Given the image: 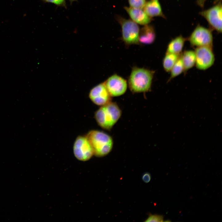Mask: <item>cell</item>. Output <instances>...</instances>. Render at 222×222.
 <instances>
[{
    "label": "cell",
    "instance_id": "6da1fadb",
    "mask_svg": "<svg viewBox=\"0 0 222 222\" xmlns=\"http://www.w3.org/2000/svg\"><path fill=\"white\" fill-rule=\"evenodd\" d=\"M154 72L144 68L134 67L129 77V88L134 93L144 92L151 88Z\"/></svg>",
    "mask_w": 222,
    "mask_h": 222
},
{
    "label": "cell",
    "instance_id": "7a4b0ae2",
    "mask_svg": "<svg viewBox=\"0 0 222 222\" xmlns=\"http://www.w3.org/2000/svg\"><path fill=\"white\" fill-rule=\"evenodd\" d=\"M121 113L117 104L111 101L101 106L95 113L94 117L101 128L110 130L119 120Z\"/></svg>",
    "mask_w": 222,
    "mask_h": 222
},
{
    "label": "cell",
    "instance_id": "3957f363",
    "mask_svg": "<svg viewBox=\"0 0 222 222\" xmlns=\"http://www.w3.org/2000/svg\"><path fill=\"white\" fill-rule=\"evenodd\" d=\"M85 136L96 156L103 157L111 151L113 146V140L110 136L105 133L97 130H92Z\"/></svg>",
    "mask_w": 222,
    "mask_h": 222
},
{
    "label": "cell",
    "instance_id": "277c9868",
    "mask_svg": "<svg viewBox=\"0 0 222 222\" xmlns=\"http://www.w3.org/2000/svg\"><path fill=\"white\" fill-rule=\"evenodd\" d=\"M115 18L121 26L122 38L125 44L128 45L139 44L140 29L138 24L119 15Z\"/></svg>",
    "mask_w": 222,
    "mask_h": 222
},
{
    "label": "cell",
    "instance_id": "5b68a950",
    "mask_svg": "<svg viewBox=\"0 0 222 222\" xmlns=\"http://www.w3.org/2000/svg\"><path fill=\"white\" fill-rule=\"evenodd\" d=\"M212 31L210 29L198 24L187 39L192 46L212 48L213 39Z\"/></svg>",
    "mask_w": 222,
    "mask_h": 222
},
{
    "label": "cell",
    "instance_id": "8992f818",
    "mask_svg": "<svg viewBox=\"0 0 222 222\" xmlns=\"http://www.w3.org/2000/svg\"><path fill=\"white\" fill-rule=\"evenodd\" d=\"M222 8L221 2H219L212 7L199 12L208 22L210 29L219 33L222 32Z\"/></svg>",
    "mask_w": 222,
    "mask_h": 222
},
{
    "label": "cell",
    "instance_id": "52a82bcc",
    "mask_svg": "<svg viewBox=\"0 0 222 222\" xmlns=\"http://www.w3.org/2000/svg\"><path fill=\"white\" fill-rule=\"evenodd\" d=\"M194 51L196 56L195 64L197 69L204 70L213 64L215 57L212 48L205 46L197 47Z\"/></svg>",
    "mask_w": 222,
    "mask_h": 222
},
{
    "label": "cell",
    "instance_id": "ba28073f",
    "mask_svg": "<svg viewBox=\"0 0 222 222\" xmlns=\"http://www.w3.org/2000/svg\"><path fill=\"white\" fill-rule=\"evenodd\" d=\"M73 150L76 157L82 161L88 160L94 154L92 148L86 136H79L76 138Z\"/></svg>",
    "mask_w": 222,
    "mask_h": 222
},
{
    "label": "cell",
    "instance_id": "9c48e42d",
    "mask_svg": "<svg viewBox=\"0 0 222 222\" xmlns=\"http://www.w3.org/2000/svg\"><path fill=\"white\" fill-rule=\"evenodd\" d=\"M104 83L112 97L122 95L125 93L127 89L126 80L116 74L109 77Z\"/></svg>",
    "mask_w": 222,
    "mask_h": 222
},
{
    "label": "cell",
    "instance_id": "30bf717a",
    "mask_svg": "<svg viewBox=\"0 0 222 222\" xmlns=\"http://www.w3.org/2000/svg\"><path fill=\"white\" fill-rule=\"evenodd\" d=\"M89 97L94 104L102 106L111 101L112 96L104 82L93 87L90 91Z\"/></svg>",
    "mask_w": 222,
    "mask_h": 222
},
{
    "label": "cell",
    "instance_id": "8fae6325",
    "mask_svg": "<svg viewBox=\"0 0 222 222\" xmlns=\"http://www.w3.org/2000/svg\"><path fill=\"white\" fill-rule=\"evenodd\" d=\"M125 10L131 20L137 24L145 25L149 24L153 19L149 16L143 9L125 6Z\"/></svg>",
    "mask_w": 222,
    "mask_h": 222
},
{
    "label": "cell",
    "instance_id": "7c38bea8",
    "mask_svg": "<svg viewBox=\"0 0 222 222\" xmlns=\"http://www.w3.org/2000/svg\"><path fill=\"white\" fill-rule=\"evenodd\" d=\"M156 38V34L153 26L149 24L144 25L140 30L139 41V43L150 44L153 43Z\"/></svg>",
    "mask_w": 222,
    "mask_h": 222
},
{
    "label": "cell",
    "instance_id": "4fadbf2b",
    "mask_svg": "<svg viewBox=\"0 0 222 222\" xmlns=\"http://www.w3.org/2000/svg\"><path fill=\"white\" fill-rule=\"evenodd\" d=\"M143 9L151 18L159 16L166 18L158 0H150L146 2Z\"/></svg>",
    "mask_w": 222,
    "mask_h": 222
},
{
    "label": "cell",
    "instance_id": "5bb4252c",
    "mask_svg": "<svg viewBox=\"0 0 222 222\" xmlns=\"http://www.w3.org/2000/svg\"><path fill=\"white\" fill-rule=\"evenodd\" d=\"M187 39L181 35L172 39L168 45L166 53L180 54Z\"/></svg>",
    "mask_w": 222,
    "mask_h": 222
},
{
    "label": "cell",
    "instance_id": "9a60e30c",
    "mask_svg": "<svg viewBox=\"0 0 222 222\" xmlns=\"http://www.w3.org/2000/svg\"><path fill=\"white\" fill-rule=\"evenodd\" d=\"M181 56L184 67V71L190 69L195 64L196 56L195 51H186L181 55Z\"/></svg>",
    "mask_w": 222,
    "mask_h": 222
},
{
    "label": "cell",
    "instance_id": "2e32d148",
    "mask_svg": "<svg viewBox=\"0 0 222 222\" xmlns=\"http://www.w3.org/2000/svg\"><path fill=\"white\" fill-rule=\"evenodd\" d=\"M181 54L166 53L163 60V66L164 69L166 72L170 71L179 58Z\"/></svg>",
    "mask_w": 222,
    "mask_h": 222
},
{
    "label": "cell",
    "instance_id": "e0dca14e",
    "mask_svg": "<svg viewBox=\"0 0 222 222\" xmlns=\"http://www.w3.org/2000/svg\"><path fill=\"white\" fill-rule=\"evenodd\" d=\"M184 71V67L181 54L174 65L171 70V74L168 81L179 76Z\"/></svg>",
    "mask_w": 222,
    "mask_h": 222
},
{
    "label": "cell",
    "instance_id": "ac0fdd59",
    "mask_svg": "<svg viewBox=\"0 0 222 222\" xmlns=\"http://www.w3.org/2000/svg\"><path fill=\"white\" fill-rule=\"evenodd\" d=\"M130 7L143 9L146 2V0H128Z\"/></svg>",
    "mask_w": 222,
    "mask_h": 222
},
{
    "label": "cell",
    "instance_id": "d6986e66",
    "mask_svg": "<svg viewBox=\"0 0 222 222\" xmlns=\"http://www.w3.org/2000/svg\"><path fill=\"white\" fill-rule=\"evenodd\" d=\"M163 217L162 215L150 214L145 222H163Z\"/></svg>",
    "mask_w": 222,
    "mask_h": 222
},
{
    "label": "cell",
    "instance_id": "ffe728a7",
    "mask_svg": "<svg viewBox=\"0 0 222 222\" xmlns=\"http://www.w3.org/2000/svg\"><path fill=\"white\" fill-rule=\"evenodd\" d=\"M45 2L51 3L59 6L65 5V0H43Z\"/></svg>",
    "mask_w": 222,
    "mask_h": 222
},
{
    "label": "cell",
    "instance_id": "44dd1931",
    "mask_svg": "<svg viewBox=\"0 0 222 222\" xmlns=\"http://www.w3.org/2000/svg\"><path fill=\"white\" fill-rule=\"evenodd\" d=\"M142 179L145 183H148L150 182L151 179V176L150 174L148 172H145L142 176Z\"/></svg>",
    "mask_w": 222,
    "mask_h": 222
},
{
    "label": "cell",
    "instance_id": "7402d4cb",
    "mask_svg": "<svg viewBox=\"0 0 222 222\" xmlns=\"http://www.w3.org/2000/svg\"><path fill=\"white\" fill-rule=\"evenodd\" d=\"M206 0H196L197 4L201 8H203Z\"/></svg>",
    "mask_w": 222,
    "mask_h": 222
},
{
    "label": "cell",
    "instance_id": "603a6c76",
    "mask_svg": "<svg viewBox=\"0 0 222 222\" xmlns=\"http://www.w3.org/2000/svg\"><path fill=\"white\" fill-rule=\"evenodd\" d=\"M70 0L71 1H74L76 0Z\"/></svg>",
    "mask_w": 222,
    "mask_h": 222
}]
</instances>
